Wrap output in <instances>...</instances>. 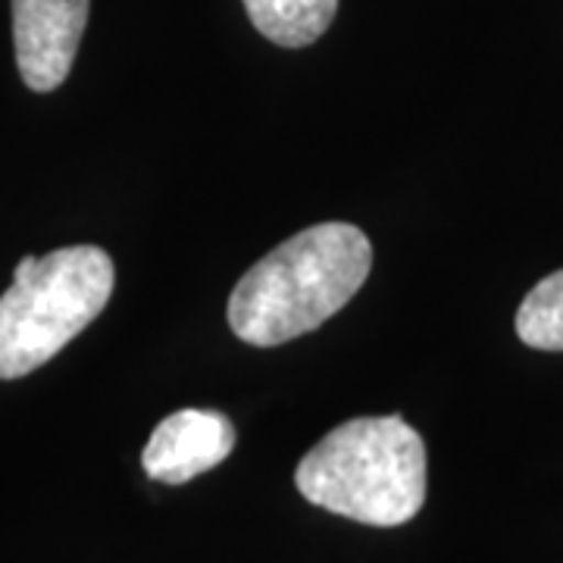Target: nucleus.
Instances as JSON below:
<instances>
[{
  "instance_id": "f257e3e1",
  "label": "nucleus",
  "mask_w": 563,
  "mask_h": 563,
  "mask_svg": "<svg viewBox=\"0 0 563 563\" xmlns=\"http://www.w3.org/2000/svg\"><path fill=\"white\" fill-rule=\"evenodd\" d=\"M373 269V244L357 225L322 222L273 247L229 298V325L254 347L285 344L335 317Z\"/></svg>"
},
{
  "instance_id": "f03ea898",
  "label": "nucleus",
  "mask_w": 563,
  "mask_h": 563,
  "mask_svg": "<svg viewBox=\"0 0 563 563\" xmlns=\"http://www.w3.org/2000/svg\"><path fill=\"white\" fill-rule=\"evenodd\" d=\"M298 492L366 526H404L426 501V444L401 417H361L332 429L295 470Z\"/></svg>"
},
{
  "instance_id": "7ed1b4c3",
  "label": "nucleus",
  "mask_w": 563,
  "mask_h": 563,
  "mask_svg": "<svg viewBox=\"0 0 563 563\" xmlns=\"http://www.w3.org/2000/svg\"><path fill=\"white\" fill-rule=\"evenodd\" d=\"M113 261L91 244L22 257L0 298V379H22L57 357L113 295Z\"/></svg>"
},
{
  "instance_id": "20e7f679",
  "label": "nucleus",
  "mask_w": 563,
  "mask_h": 563,
  "mask_svg": "<svg viewBox=\"0 0 563 563\" xmlns=\"http://www.w3.org/2000/svg\"><path fill=\"white\" fill-rule=\"evenodd\" d=\"M91 0H13V44L32 91L60 88L79 51Z\"/></svg>"
},
{
  "instance_id": "39448f33",
  "label": "nucleus",
  "mask_w": 563,
  "mask_h": 563,
  "mask_svg": "<svg viewBox=\"0 0 563 563\" xmlns=\"http://www.w3.org/2000/svg\"><path fill=\"white\" fill-rule=\"evenodd\" d=\"M235 448V426L220 410L188 407L169 413L154 429L141 454L144 473L163 485H185L220 466Z\"/></svg>"
},
{
  "instance_id": "423d86ee",
  "label": "nucleus",
  "mask_w": 563,
  "mask_h": 563,
  "mask_svg": "<svg viewBox=\"0 0 563 563\" xmlns=\"http://www.w3.org/2000/svg\"><path fill=\"white\" fill-rule=\"evenodd\" d=\"M244 10L263 38L279 47H307L325 35L339 0H244Z\"/></svg>"
},
{
  "instance_id": "0eeeda50",
  "label": "nucleus",
  "mask_w": 563,
  "mask_h": 563,
  "mask_svg": "<svg viewBox=\"0 0 563 563\" xmlns=\"http://www.w3.org/2000/svg\"><path fill=\"white\" fill-rule=\"evenodd\" d=\"M517 335L536 351H563V269L526 295L517 310Z\"/></svg>"
}]
</instances>
